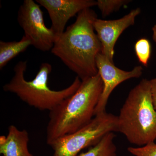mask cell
Returning <instances> with one entry per match:
<instances>
[{
  "label": "cell",
  "instance_id": "6da1fadb",
  "mask_svg": "<svg viewBox=\"0 0 156 156\" xmlns=\"http://www.w3.org/2000/svg\"><path fill=\"white\" fill-rule=\"evenodd\" d=\"M97 18L91 8L81 11L75 22L57 36L51 50L82 81L98 73L96 59L101 45L93 26Z\"/></svg>",
  "mask_w": 156,
  "mask_h": 156
},
{
  "label": "cell",
  "instance_id": "7a4b0ae2",
  "mask_svg": "<svg viewBox=\"0 0 156 156\" xmlns=\"http://www.w3.org/2000/svg\"><path fill=\"white\" fill-rule=\"evenodd\" d=\"M103 89L100 75L82 80L75 93L49 112L46 141L50 146L62 136L72 134L89 124Z\"/></svg>",
  "mask_w": 156,
  "mask_h": 156
},
{
  "label": "cell",
  "instance_id": "3957f363",
  "mask_svg": "<svg viewBox=\"0 0 156 156\" xmlns=\"http://www.w3.org/2000/svg\"><path fill=\"white\" fill-rule=\"evenodd\" d=\"M118 131L139 146L154 142L156 111L147 79H142L129 92L118 116Z\"/></svg>",
  "mask_w": 156,
  "mask_h": 156
},
{
  "label": "cell",
  "instance_id": "277c9868",
  "mask_svg": "<svg viewBox=\"0 0 156 156\" xmlns=\"http://www.w3.org/2000/svg\"><path fill=\"white\" fill-rule=\"evenodd\" d=\"M27 61H20L14 68V75L9 83L3 86L6 92L15 94L28 105L40 111L50 112L63 100L75 93L80 86V79L77 76L72 83L60 90H54L48 86V78L52 66L48 62L42 63L34 80L27 81L24 73Z\"/></svg>",
  "mask_w": 156,
  "mask_h": 156
},
{
  "label": "cell",
  "instance_id": "5b68a950",
  "mask_svg": "<svg viewBox=\"0 0 156 156\" xmlns=\"http://www.w3.org/2000/svg\"><path fill=\"white\" fill-rule=\"evenodd\" d=\"M118 131V116L106 112L95 115L92 121L77 131L62 136L50 146L53 156H77L92 147L106 135Z\"/></svg>",
  "mask_w": 156,
  "mask_h": 156
},
{
  "label": "cell",
  "instance_id": "8992f818",
  "mask_svg": "<svg viewBox=\"0 0 156 156\" xmlns=\"http://www.w3.org/2000/svg\"><path fill=\"white\" fill-rule=\"evenodd\" d=\"M37 3L33 0L24 1L19 9L17 20L32 45L46 52L52 50L57 35L45 25L43 12Z\"/></svg>",
  "mask_w": 156,
  "mask_h": 156
},
{
  "label": "cell",
  "instance_id": "52a82bcc",
  "mask_svg": "<svg viewBox=\"0 0 156 156\" xmlns=\"http://www.w3.org/2000/svg\"><path fill=\"white\" fill-rule=\"evenodd\" d=\"M96 63L98 73L103 82V89L95 108V116L106 112L109 97L117 86L129 79L140 77L143 71L140 66H135L129 71L120 69L101 53L96 57Z\"/></svg>",
  "mask_w": 156,
  "mask_h": 156
},
{
  "label": "cell",
  "instance_id": "ba28073f",
  "mask_svg": "<svg viewBox=\"0 0 156 156\" xmlns=\"http://www.w3.org/2000/svg\"><path fill=\"white\" fill-rule=\"evenodd\" d=\"M140 8L133 9L122 18L113 20H105L97 18L93 23L94 29L101 45V53L113 62L114 48L117 40L123 32L134 25Z\"/></svg>",
  "mask_w": 156,
  "mask_h": 156
},
{
  "label": "cell",
  "instance_id": "9c48e42d",
  "mask_svg": "<svg viewBox=\"0 0 156 156\" xmlns=\"http://www.w3.org/2000/svg\"><path fill=\"white\" fill-rule=\"evenodd\" d=\"M48 11L52 22L51 28L57 35L64 31L68 20L84 9L97 6L93 0H37Z\"/></svg>",
  "mask_w": 156,
  "mask_h": 156
},
{
  "label": "cell",
  "instance_id": "30bf717a",
  "mask_svg": "<svg viewBox=\"0 0 156 156\" xmlns=\"http://www.w3.org/2000/svg\"><path fill=\"white\" fill-rule=\"evenodd\" d=\"M29 136L26 130L14 125L8 128L7 136L0 137V154L2 156H34L28 150Z\"/></svg>",
  "mask_w": 156,
  "mask_h": 156
},
{
  "label": "cell",
  "instance_id": "8fae6325",
  "mask_svg": "<svg viewBox=\"0 0 156 156\" xmlns=\"http://www.w3.org/2000/svg\"><path fill=\"white\" fill-rule=\"evenodd\" d=\"M32 45L31 41L27 37L23 36L19 41H0V69L8 64L20 53L25 51Z\"/></svg>",
  "mask_w": 156,
  "mask_h": 156
},
{
  "label": "cell",
  "instance_id": "7c38bea8",
  "mask_svg": "<svg viewBox=\"0 0 156 156\" xmlns=\"http://www.w3.org/2000/svg\"><path fill=\"white\" fill-rule=\"evenodd\" d=\"M115 137L114 132L108 133L86 152L77 156H116L117 147L114 142Z\"/></svg>",
  "mask_w": 156,
  "mask_h": 156
},
{
  "label": "cell",
  "instance_id": "4fadbf2b",
  "mask_svg": "<svg viewBox=\"0 0 156 156\" xmlns=\"http://www.w3.org/2000/svg\"><path fill=\"white\" fill-rule=\"evenodd\" d=\"M134 50L138 61L145 66H147L151 53V46L149 41L141 38L137 41L134 46Z\"/></svg>",
  "mask_w": 156,
  "mask_h": 156
},
{
  "label": "cell",
  "instance_id": "5bb4252c",
  "mask_svg": "<svg viewBox=\"0 0 156 156\" xmlns=\"http://www.w3.org/2000/svg\"><path fill=\"white\" fill-rule=\"evenodd\" d=\"M128 0H98L97 6L101 12L102 17H105L118 11L122 6L128 5L131 2Z\"/></svg>",
  "mask_w": 156,
  "mask_h": 156
},
{
  "label": "cell",
  "instance_id": "9a60e30c",
  "mask_svg": "<svg viewBox=\"0 0 156 156\" xmlns=\"http://www.w3.org/2000/svg\"><path fill=\"white\" fill-rule=\"evenodd\" d=\"M128 151L135 156H156V144L150 143L141 147H129Z\"/></svg>",
  "mask_w": 156,
  "mask_h": 156
},
{
  "label": "cell",
  "instance_id": "2e32d148",
  "mask_svg": "<svg viewBox=\"0 0 156 156\" xmlns=\"http://www.w3.org/2000/svg\"><path fill=\"white\" fill-rule=\"evenodd\" d=\"M150 82L153 104L156 111V77L150 80Z\"/></svg>",
  "mask_w": 156,
  "mask_h": 156
},
{
  "label": "cell",
  "instance_id": "e0dca14e",
  "mask_svg": "<svg viewBox=\"0 0 156 156\" xmlns=\"http://www.w3.org/2000/svg\"><path fill=\"white\" fill-rule=\"evenodd\" d=\"M153 39L156 44V24L152 28Z\"/></svg>",
  "mask_w": 156,
  "mask_h": 156
}]
</instances>
